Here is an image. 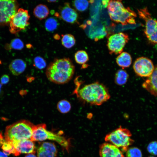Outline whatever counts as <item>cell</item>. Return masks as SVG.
Masks as SVG:
<instances>
[{"label":"cell","instance_id":"1","mask_svg":"<svg viewBox=\"0 0 157 157\" xmlns=\"http://www.w3.org/2000/svg\"><path fill=\"white\" fill-rule=\"evenodd\" d=\"M75 72V66L68 58H56L47 67L46 74L50 81L58 84L69 82Z\"/></svg>","mask_w":157,"mask_h":157},{"label":"cell","instance_id":"2","mask_svg":"<svg viewBox=\"0 0 157 157\" xmlns=\"http://www.w3.org/2000/svg\"><path fill=\"white\" fill-rule=\"evenodd\" d=\"M77 95L83 102L96 106L101 105L110 97L107 88L98 82L85 85L77 91Z\"/></svg>","mask_w":157,"mask_h":157},{"label":"cell","instance_id":"3","mask_svg":"<svg viewBox=\"0 0 157 157\" xmlns=\"http://www.w3.org/2000/svg\"><path fill=\"white\" fill-rule=\"evenodd\" d=\"M107 8L108 14L113 21L124 25L135 23L136 14L129 7H125L121 1H109Z\"/></svg>","mask_w":157,"mask_h":157},{"label":"cell","instance_id":"4","mask_svg":"<svg viewBox=\"0 0 157 157\" xmlns=\"http://www.w3.org/2000/svg\"><path fill=\"white\" fill-rule=\"evenodd\" d=\"M34 125L29 121L22 120L7 126L5 138L9 141L30 140Z\"/></svg>","mask_w":157,"mask_h":157},{"label":"cell","instance_id":"5","mask_svg":"<svg viewBox=\"0 0 157 157\" xmlns=\"http://www.w3.org/2000/svg\"><path fill=\"white\" fill-rule=\"evenodd\" d=\"M49 140L56 142L68 151L71 146L69 140L58 133L48 131L44 124L34 125L30 140L34 141H42Z\"/></svg>","mask_w":157,"mask_h":157},{"label":"cell","instance_id":"6","mask_svg":"<svg viewBox=\"0 0 157 157\" xmlns=\"http://www.w3.org/2000/svg\"><path fill=\"white\" fill-rule=\"evenodd\" d=\"M131 135L129 130L120 126L108 134L105 137V140L118 148H121L122 151L125 152L134 142L131 138Z\"/></svg>","mask_w":157,"mask_h":157},{"label":"cell","instance_id":"7","mask_svg":"<svg viewBox=\"0 0 157 157\" xmlns=\"http://www.w3.org/2000/svg\"><path fill=\"white\" fill-rule=\"evenodd\" d=\"M140 17L145 22L144 33L151 43L157 44V20L153 18L147 7L138 10Z\"/></svg>","mask_w":157,"mask_h":157},{"label":"cell","instance_id":"8","mask_svg":"<svg viewBox=\"0 0 157 157\" xmlns=\"http://www.w3.org/2000/svg\"><path fill=\"white\" fill-rule=\"evenodd\" d=\"M30 17L27 10L22 8L18 9L16 13L11 18L9 24V31L13 34H16L26 29L30 24Z\"/></svg>","mask_w":157,"mask_h":157},{"label":"cell","instance_id":"9","mask_svg":"<svg viewBox=\"0 0 157 157\" xmlns=\"http://www.w3.org/2000/svg\"><path fill=\"white\" fill-rule=\"evenodd\" d=\"M15 0H0V26L9 24L12 17L19 7Z\"/></svg>","mask_w":157,"mask_h":157},{"label":"cell","instance_id":"10","mask_svg":"<svg viewBox=\"0 0 157 157\" xmlns=\"http://www.w3.org/2000/svg\"><path fill=\"white\" fill-rule=\"evenodd\" d=\"M129 39L127 34L122 32L110 36L108 38L107 44L110 53L115 54L121 53Z\"/></svg>","mask_w":157,"mask_h":157},{"label":"cell","instance_id":"11","mask_svg":"<svg viewBox=\"0 0 157 157\" xmlns=\"http://www.w3.org/2000/svg\"><path fill=\"white\" fill-rule=\"evenodd\" d=\"M133 68L138 76L148 78L153 73L154 66L150 59L145 57H141L136 60L133 64Z\"/></svg>","mask_w":157,"mask_h":157},{"label":"cell","instance_id":"12","mask_svg":"<svg viewBox=\"0 0 157 157\" xmlns=\"http://www.w3.org/2000/svg\"><path fill=\"white\" fill-rule=\"evenodd\" d=\"M59 13H56L55 15L67 22L74 24L77 21L78 15L76 11L72 8L68 3L66 2L59 7Z\"/></svg>","mask_w":157,"mask_h":157},{"label":"cell","instance_id":"13","mask_svg":"<svg viewBox=\"0 0 157 157\" xmlns=\"http://www.w3.org/2000/svg\"><path fill=\"white\" fill-rule=\"evenodd\" d=\"M99 154L100 157H124L122 151L117 147L108 143L100 145Z\"/></svg>","mask_w":157,"mask_h":157},{"label":"cell","instance_id":"14","mask_svg":"<svg viewBox=\"0 0 157 157\" xmlns=\"http://www.w3.org/2000/svg\"><path fill=\"white\" fill-rule=\"evenodd\" d=\"M16 150L20 154H34L36 147L33 141L30 140H24L11 142Z\"/></svg>","mask_w":157,"mask_h":157},{"label":"cell","instance_id":"15","mask_svg":"<svg viewBox=\"0 0 157 157\" xmlns=\"http://www.w3.org/2000/svg\"><path fill=\"white\" fill-rule=\"evenodd\" d=\"M57 152L54 144L48 142L42 143L37 150L38 157H56Z\"/></svg>","mask_w":157,"mask_h":157},{"label":"cell","instance_id":"16","mask_svg":"<svg viewBox=\"0 0 157 157\" xmlns=\"http://www.w3.org/2000/svg\"><path fill=\"white\" fill-rule=\"evenodd\" d=\"M142 86L151 94L157 97V65L154 67L152 74L142 83Z\"/></svg>","mask_w":157,"mask_h":157},{"label":"cell","instance_id":"17","mask_svg":"<svg viewBox=\"0 0 157 157\" xmlns=\"http://www.w3.org/2000/svg\"><path fill=\"white\" fill-rule=\"evenodd\" d=\"M26 67V64L24 60L21 59H17L11 62L9 67L13 75L18 76L24 71Z\"/></svg>","mask_w":157,"mask_h":157},{"label":"cell","instance_id":"18","mask_svg":"<svg viewBox=\"0 0 157 157\" xmlns=\"http://www.w3.org/2000/svg\"><path fill=\"white\" fill-rule=\"evenodd\" d=\"M117 65L123 69L129 67L132 63V58L130 54L126 52H122L116 58Z\"/></svg>","mask_w":157,"mask_h":157},{"label":"cell","instance_id":"19","mask_svg":"<svg viewBox=\"0 0 157 157\" xmlns=\"http://www.w3.org/2000/svg\"><path fill=\"white\" fill-rule=\"evenodd\" d=\"M49 13V9L47 6L43 4L37 5L34 8L33 11L34 16L40 20L47 18Z\"/></svg>","mask_w":157,"mask_h":157},{"label":"cell","instance_id":"20","mask_svg":"<svg viewBox=\"0 0 157 157\" xmlns=\"http://www.w3.org/2000/svg\"><path fill=\"white\" fill-rule=\"evenodd\" d=\"M129 77V75L125 70L120 69L115 74V82L117 85H122L126 83Z\"/></svg>","mask_w":157,"mask_h":157},{"label":"cell","instance_id":"21","mask_svg":"<svg viewBox=\"0 0 157 157\" xmlns=\"http://www.w3.org/2000/svg\"><path fill=\"white\" fill-rule=\"evenodd\" d=\"M1 147L3 152L7 155L13 154L15 156H17L20 154L16 150L11 141L6 140L2 145Z\"/></svg>","mask_w":157,"mask_h":157},{"label":"cell","instance_id":"22","mask_svg":"<svg viewBox=\"0 0 157 157\" xmlns=\"http://www.w3.org/2000/svg\"><path fill=\"white\" fill-rule=\"evenodd\" d=\"M62 44L65 47L69 49L75 45L76 40L73 35L68 34L64 35H62Z\"/></svg>","mask_w":157,"mask_h":157},{"label":"cell","instance_id":"23","mask_svg":"<svg viewBox=\"0 0 157 157\" xmlns=\"http://www.w3.org/2000/svg\"><path fill=\"white\" fill-rule=\"evenodd\" d=\"M74 59L76 63L79 64H84L89 60L87 53L84 50H79L74 55Z\"/></svg>","mask_w":157,"mask_h":157},{"label":"cell","instance_id":"24","mask_svg":"<svg viewBox=\"0 0 157 157\" xmlns=\"http://www.w3.org/2000/svg\"><path fill=\"white\" fill-rule=\"evenodd\" d=\"M24 47L23 42L19 39L16 38L12 40L9 44L5 46V48L7 50L11 49L20 50Z\"/></svg>","mask_w":157,"mask_h":157},{"label":"cell","instance_id":"25","mask_svg":"<svg viewBox=\"0 0 157 157\" xmlns=\"http://www.w3.org/2000/svg\"><path fill=\"white\" fill-rule=\"evenodd\" d=\"M57 108L60 113L65 114L69 112L70 110L71 106L68 101L63 99L60 101L57 105Z\"/></svg>","mask_w":157,"mask_h":157},{"label":"cell","instance_id":"26","mask_svg":"<svg viewBox=\"0 0 157 157\" xmlns=\"http://www.w3.org/2000/svg\"><path fill=\"white\" fill-rule=\"evenodd\" d=\"M58 25L57 20L54 17H50L47 19L45 23V27L46 30L51 32L55 30Z\"/></svg>","mask_w":157,"mask_h":157},{"label":"cell","instance_id":"27","mask_svg":"<svg viewBox=\"0 0 157 157\" xmlns=\"http://www.w3.org/2000/svg\"><path fill=\"white\" fill-rule=\"evenodd\" d=\"M74 6L76 10L80 11H83L88 8L89 5L88 1L87 0H77L73 1Z\"/></svg>","mask_w":157,"mask_h":157},{"label":"cell","instance_id":"28","mask_svg":"<svg viewBox=\"0 0 157 157\" xmlns=\"http://www.w3.org/2000/svg\"><path fill=\"white\" fill-rule=\"evenodd\" d=\"M126 157H142L141 151L137 147L129 148L126 151Z\"/></svg>","mask_w":157,"mask_h":157},{"label":"cell","instance_id":"29","mask_svg":"<svg viewBox=\"0 0 157 157\" xmlns=\"http://www.w3.org/2000/svg\"><path fill=\"white\" fill-rule=\"evenodd\" d=\"M34 65L35 67L40 69H42L46 66V62L42 57L37 56L34 59Z\"/></svg>","mask_w":157,"mask_h":157},{"label":"cell","instance_id":"30","mask_svg":"<svg viewBox=\"0 0 157 157\" xmlns=\"http://www.w3.org/2000/svg\"><path fill=\"white\" fill-rule=\"evenodd\" d=\"M147 149L151 155H157V141H153L149 143L147 146Z\"/></svg>","mask_w":157,"mask_h":157},{"label":"cell","instance_id":"31","mask_svg":"<svg viewBox=\"0 0 157 157\" xmlns=\"http://www.w3.org/2000/svg\"><path fill=\"white\" fill-rule=\"evenodd\" d=\"M9 81V76L6 74L3 75L1 78L0 81L2 84H5L7 83Z\"/></svg>","mask_w":157,"mask_h":157},{"label":"cell","instance_id":"32","mask_svg":"<svg viewBox=\"0 0 157 157\" xmlns=\"http://www.w3.org/2000/svg\"><path fill=\"white\" fill-rule=\"evenodd\" d=\"M109 1L105 0L102 1V3L103 6L104 7H107L109 3Z\"/></svg>","mask_w":157,"mask_h":157},{"label":"cell","instance_id":"33","mask_svg":"<svg viewBox=\"0 0 157 157\" xmlns=\"http://www.w3.org/2000/svg\"><path fill=\"white\" fill-rule=\"evenodd\" d=\"M0 157H8V156L3 152L0 151Z\"/></svg>","mask_w":157,"mask_h":157},{"label":"cell","instance_id":"34","mask_svg":"<svg viewBox=\"0 0 157 157\" xmlns=\"http://www.w3.org/2000/svg\"><path fill=\"white\" fill-rule=\"evenodd\" d=\"M54 38L56 40H58L60 39V36L58 34H55L53 36Z\"/></svg>","mask_w":157,"mask_h":157},{"label":"cell","instance_id":"35","mask_svg":"<svg viewBox=\"0 0 157 157\" xmlns=\"http://www.w3.org/2000/svg\"><path fill=\"white\" fill-rule=\"evenodd\" d=\"M25 157H36L33 154H30L26 155Z\"/></svg>","mask_w":157,"mask_h":157},{"label":"cell","instance_id":"36","mask_svg":"<svg viewBox=\"0 0 157 157\" xmlns=\"http://www.w3.org/2000/svg\"><path fill=\"white\" fill-rule=\"evenodd\" d=\"M47 1L49 3H51V2H56L57 1H58L57 0H47Z\"/></svg>","mask_w":157,"mask_h":157},{"label":"cell","instance_id":"37","mask_svg":"<svg viewBox=\"0 0 157 157\" xmlns=\"http://www.w3.org/2000/svg\"><path fill=\"white\" fill-rule=\"evenodd\" d=\"M1 86H2L1 84V83H0V91L1 89Z\"/></svg>","mask_w":157,"mask_h":157},{"label":"cell","instance_id":"38","mask_svg":"<svg viewBox=\"0 0 157 157\" xmlns=\"http://www.w3.org/2000/svg\"><path fill=\"white\" fill-rule=\"evenodd\" d=\"M149 157H154V156H150Z\"/></svg>","mask_w":157,"mask_h":157}]
</instances>
